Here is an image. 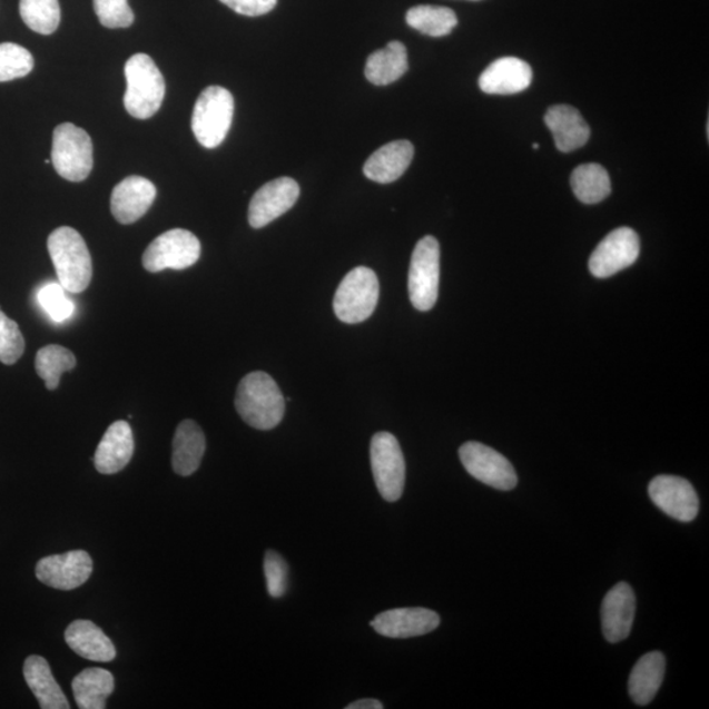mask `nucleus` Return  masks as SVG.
I'll list each match as a JSON object with an SVG mask.
<instances>
[{
	"label": "nucleus",
	"mask_w": 709,
	"mask_h": 709,
	"mask_svg": "<svg viewBox=\"0 0 709 709\" xmlns=\"http://www.w3.org/2000/svg\"><path fill=\"white\" fill-rule=\"evenodd\" d=\"M347 709H383L384 705L382 701L376 699H362L356 700L354 703H351L346 707Z\"/></svg>",
	"instance_id": "nucleus-38"
},
{
	"label": "nucleus",
	"mask_w": 709,
	"mask_h": 709,
	"mask_svg": "<svg viewBox=\"0 0 709 709\" xmlns=\"http://www.w3.org/2000/svg\"><path fill=\"white\" fill-rule=\"evenodd\" d=\"M234 116V98L219 86L207 87L197 99L193 115V131L204 148L216 149L228 136Z\"/></svg>",
	"instance_id": "nucleus-4"
},
{
	"label": "nucleus",
	"mask_w": 709,
	"mask_h": 709,
	"mask_svg": "<svg viewBox=\"0 0 709 709\" xmlns=\"http://www.w3.org/2000/svg\"><path fill=\"white\" fill-rule=\"evenodd\" d=\"M127 92L124 106L138 120H148L164 104L166 85L163 72L148 55L131 56L126 63Z\"/></svg>",
	"instance_id": "nucleus-3"
},
{
	"label": "nucleus",
	"mask_w": 709,
	"mask_h": 709,
	"mask_svg": "<svg viewBox=\"0 0 709 709\" xmlns=\"http://www.w3.org/2000/svg\"><path fill=\"white\" fill-rule=\"evenodd\" d=\"M80 709H105L106 700L115 690V678L106 669H86L71 683Z\"/></svg>",
	"instance_id": "nucleus-27"
},
{
	"label": "nucleus",
	"mask_w": 709,
	"mask_h": 709,
	"mask_svg": "<svg viewBox=\"0 0 709 709\" xmlns=\"http://www.w3.org/2000/svg\"><path fill=\"white\" fill-rule=\"evenodd\" d=\"M265 575L269 595L279 599L287 593L288 565L279 553L267 551L265 555Z\"/></svg>",
	"instance_id": "nucleus-36"
},
{
	"label": "nucleus",
	"mask_w": 709,
	"mask_h": 709,
	"mask_svg": "<svg viewBox=\"0 0 709 709\" xmlns=\"http://www.w3.org/2000/svg\"><path fill=\"white\" fill-rule=\"evenodd\" d=\"M545 126L552 131L555 148L570 152L582 148L590 138V128L580 111L570 106H553L548 109Z\"/></svg>",
	"instance_id": "nucleus-20"
},
{
	"label": "nucleus",
	"mask_w": 709,
	"mask_h": 709,
	"mask_svg": "<svg viewBox=\"0 0 709 709\" xmlns=\"http://www.w3.org/2000/svg\"><path fill=\"white\" fill-rule=\"evenodd\" d=\"M93 10L106 28H128L135 23L128 0H93Z\"/></svg>",
	"instance_id": "nucleus-35"
},
{
	"label": "nucleus",
	"mask_w": 709,
	"mask_h": 709,
	"mask_svg": "<svg viewBox=\"0 0 709 709\" xmlns=\"http://www.w3.org/2000/svg\"><path fill=\"white\" fill-rule=\"evenodd\" d=\"M26 682L42 709H69L68 699L57 683L46 658L29 656L24 662Z\"/></svg>",
	"instance_id": "nucleus-24"
},
{
	"label": "nucleus",
	"mask_w": 709,
	"mask_h": 709,
	"mask_svg": "<svg viewBox=\"0 0 709 709\" xmlns=\"http://www.w3.org/2000/svg\"><path fill=\"white\" fill-rule=\"evenodd\" d=\"M441 626V617L433 610L413 607L394 609L380 613L371 621V627L385 638L411 639L427 634Z\"/></svg>",
	"instance_id": "nucleus-15"
},
{
	"label": "nucleus",
	"mask_w": 709,
	"mask_h": 709,
	"mask_svg": "<svg viewBox=\"0 0 709 709\" xmlns=\"http://www.w3.org/2000/svg\"><path fill=\"white\" fill-rule=\"evenodd\" d=\"M33 57L18 43H0V82L23 78L33 69Z\"/></svg>",
	"instance_id": "nucleus-32"
},
{
	"label": "nucleus",
	"mask_w": 709,
	"mask_h": 709,
	"mask_svg": "<svg viewBox=\"0 0 709 709\" xmlns=\"http://www.w3.org/2000/svg\"><path fill=\"white\" fill-rule=\"evenodd\" d=\"M200 240L194 233L185 229H173L160 234L146 248L142 265L146 272L156 274L164 269H186L199 260Z\"/></svg>",
	"instance_id": "nucleus-9"
},
{
	"label": "nucleus",
	"mask_w": 709,
	"mask_h": 709,
	"mask_svg": "<svg viewBox=\"0 0 709 709\" xmlns=\"http://www.w3.org/2000/svg\"><path fill=\"white\" fill-rule=\"evenodd\" d=\"M371 465L377 491L386 502H397L404 493L406 464L397 437L377 433L371 441Z\"/></svg>",
	"instance_id": "nucleus-8"
},
{
	"label": "nucleus",
	"mask_w": 709,
	"mask_h": 709,
	"mask_svg": "<svg viewBox=\"0 0 709 709\" xmlns=\"http://www.w3.org/2000/svg\"><path fill=\"white\" fill-rule=\"evenodd\" d=\"M20 17L27 27L40 35H52L61 21L58 0H20Z\"/></svg>",
	"instance_id": "nucleus-31"
},
{
	"label": "nucleus",
	"mask_w": 709,
	"mask_h": 709,
	"mask_svg": "<svg viewBox=\"0 0 709 709\" xmlns=\"http://www.w3.org/2000/svg\"><path fill=\"white\" fill-rule=\"evenodd\" d=\"M380 295L377 276L371 268L356 267L339 284L333 308L342 323L354 325L368 319L375 312Z\"/></svg>",
	"instance_id": "nucleus-5"
},
{
	"label": "nucleus",
	"mask_w": 709,
	"mask_h": 709,
	"mask_svg": "<svg viewBox=\"0 0 709 709\" xmlns=\"http://www.w3.org/2000/svg\"><path fill=\"white\" fill-rule=\"evenodd\" d=\"M640 255V238L631 228H619L599 244L589 260L591 275L605 279L633 265Z\"/></svg>",
	"instance_id": "nucleus-11"
},
{
	"label": "nucleus",
	"mask_w": 709,
	"mask_h": 709,
	"mask_svg": "<svg viewBox=\"0 0 709 709\" xmlns=\"http://www.w3.org/2000/svg\"><path fill=\"white\" fill-rule=\"evenodd\" d=\"M441 279V246L433 236L416 244L408 269V296L416 311L434 308Z\"/></svg>",
	"instance_id": "nucleus-7"
},
{
	"label": "nucleus",
	"mask_w": 709,
	"mask_h": 709,
	"mask_svg": "<svg viewBox=\"0 0 709 709\" xmlns=\"http://www.w3.org/2000/svg\"><path fill=\"white\" fill-rule=\"evenodd\" d=\"M92 569V559L89 553L70 551L41 559L36 565V577L49 588L69 591L89 581Z\"/></svg>",
	"instance_id": "nucleus-12"
},
{
	"label": "nucleus",
	"mask_w": 709,
	"mask_h": 709,
	"mask_svg": "<svg viewBox=\"0 0 709 709\" xmlns=\"http://www.w3.org/2000/svg\"><path fill=\"white\" fill-rule=\"evenodd\" d=\"M24 349V336L18 324L0 311V362L14 364L23 356Z\"/></svg>",
	"instance_id": "nucleus-33"
},
{
	"label": "nucleus",
	"mask_w": 709,
	"mask_h": 709,
	"mask_svg": "<svg viewBox=\"0 0 709 709\" xmlns=\"http://www.w3.org/2000/svg\"><path fill=\"white\" fill-rule=\"evenodd\" d=\"M667 660L660 652L641 657L631 671L628 690L636 705L647 706L652 701L663 682Z\"/></svg>",
	"instance_id": "nucleus-25"
},
{
	"label": "nucleus",
	"mask_w": 709,
	"mask_h": 709,
	"mask_svg": "<svg viewBox=\"0 0 709 709\" xmlns=\"http://www.w3.org/2000/svg\"><path fill=\"white\" fill-rule=\"evenodd\" d=\"M406 23L431 38H443L455 29L459 20L449 7L421 4L407 11Z\"/></svg>",
	"instance_id": "nucleus-29"
},
{
	"label": "nucleus",
	"mask_w": 709,
	"mask_h": 709,
	"mask_svg": "<svg viewBox=\"0 0 709 709\" xmlns=\"http://www.w3.org/2000/svg\"><path fill=\"white\" fill-rule=\"evenodd\" d=\"M76 365L75 354L58 345L42 347L35 362L36 372L46 382L49 391L57 390L63 372L71 371Z\"/></svg>",
	"instance_id": "nucleus-30"
},
{
	"label": "nucleus",
	"mask_w": 709,
	"mask_h": 709,
	"mask_svg": "<svg viewBox=\"0 0 709 709\" xmlns=\"http://www.w3.org/2000/svg\"><path fill=\"white\" fill-rule=\"evenodd\" d=\"M407 70V50L404 43L392 41L368 57L364 75L372 85L386 86L396 82Z\"/></svg>",
	"instance_id": "nucleus-26"
},
{
	"label": "nucleus",
	"mask_w": 709,
	"mask_h": 709,
	"mask_svg": "<svg viewBox=\"0 0 709 709\" xmlns=\"http://www.w3.org/2000/svg\"><path fill=\"white\" fill-rule=\"evenodd\" d=\"M460 460L472 477L496 491H513L518 485L514 466L500 452L479 442H466L459 450Z\"/></svg>",
	"instance_id": "nucleus-10"
},
{
	"label": "nucleus",
	"mask_w": 709,
	"mask_h": 709,
	"mask_svg": "<svg viewBox=\"0 0 709 709\" xmlns=\"http://www.w3.org/2000/svg\"><path fill=\"white\" fill-rule=\"evenodd\" d=\"M472 2H479V0H472Z\"/></svg>",
	"instance_id": "nucleus-40"
},
{
	"label": "nucleus",
	"mask_w": 709,
	"mask_h": 709,
	"mask_svg": "<svg viewBox=\"0 0 709 709\" xmlns=\"http://www.w3.org/2000/svg\"><path fill=\"white\" fill-rule=\"evenodd\" d=\"M298 196L299 187L295 179L284 177L266 183L255 193L248 206V224L254 229L265 228L294 208Z\"/></svg>",
	"instance_id": "nucleus-14"
},
{
	"label": "nucleus",
	"mask_w": 709,
	"mask_h": 709,
	"mask_svg": "<svg viewBox=\"0 0 709 709\" xmlns=\"http://www.w3.org/2000/svg\"><path fill=\"white\" fill-rule=\"evenodd\" d=\"M236 408L248 426L268 431L283 421L285 401L272 376L266 372H253L238 385Z\"/></svg>",
	"instance_id": "nucleus-1"
},
{
	"label": "nucleus",
	"mask_w": 709,
	"mask_h": 709,
	"mask_svg": "<svg viewBox=\"0 0 709 709\" xmlns=\"http://www.w3.org/2000/svg\"><path fill=\"white\" fill-rule=\"evenodd\" d=\"M135 452L134 431L126 421H117L101 439L93 463L101 474H115L126 467Z\"/></svg>",
	"instance_id": "nucleus-19"
},
{
	"label": "nucleus",
	"mask_w": 709,
	"mask_h": 709,
	"mask_svg": "<svg viewBox=\"0 0 709 709\" xmlns=\"http://www.w3.org/2000/svg\"><path fill=\"white\" fill-rule=\"evenodd\" d=\"M573 193L583 204H598L611 194V180L605 168L597 164H584L575 168L570 178Z\"/></svg>",
	"instance_id": "nucleus-28"
},
{
	"label": "nucleus",
	"mask_w": 709,
	"mask_h": 709,
	"mask_svg": "<svg viewBox=\"0 0 709 709\" xmlns=\"http://www.w3.org/2000/svg\"><path fill=\"white\" fill-rule=\"evenodd\" d=\"M532 148H533V149H539V148H540V146H539V144H533V145H532Z\"/></svg>",
	"instance_id": "nucleus-39"
},
{
	"label": "nucleus",
	"mask_w": 709,
	"mask_h": 709,
	"mask_svg": "<svg viewBox=\"0 0 709 709\" xmlns=\"http://www.w3.org/2000/svg\"><path fill=\"white\" fill-rule=\"evenodd\" d=\"M52 163L66 180L78 183L89 178L93 167L91 137L75 124H61L53 134Z\"/></svg>",
	"instance_id": "nucleus-6"
},
{
	"label": "nucleus",
	"mask_w": 709,
	"mask_h": 709,
	"mask_svg": "<svg viewBox=\"0 0 709 709\" xmlns=\"http://www.w3.org/2000/svg\"><path fill=\"white\" fill-rule=\"evenodd\" d=\"M206 435L196 422L186 420L180 423L173 441V470L179 476H191L201 464L206 453Z\"/></svg>",
	"instance_id": "nucleus-23"
},
{
	"label": "nucleus",
	"mask_w": 709,
	"mask_h": 709,
	"mask_svg": "<svg viewBox=\"0 0 709 709\" xmlns=\"http://www.w3.org/2000/svg\"><path fill=\"white\" fill-rule=\"evenodd\" d=\"M532 82L531 66L516 57H502L482 72L480 89L491 95H514L528 90Z\"/></svg>",
	"instance_id": "nucleus-18"
},
{
	"label": "nucleus",
	"mask_w": 709,
	"mask_h": 709,
	"mask_svg": "<svg viewBox=\"0 0 709 709\" xmlns=\"http://www.w3.org/2000/svg\"><path fill=\"white\" fill-rule=\"evenodd\" d=\"M157 196V188L149 179L128 177L114 188L111 211L122 225L138 221L150 209Z\"/></svg>",
	"instance_id": "nucleus-17"
},
{
	"label": "nucleus",
	"mask_w": 709,
	"mask_h": 709,
	"mask_svg": "<svg viewBox=\"0 0 709 709\" xmlns=\"http://www.w3.org/2000/svg\"><path fill=\"white\" fill-rule=\"evenodd\" d=\"M66 644L72 652L93 662H111L116 648L111 639L90 620H76L65 632Z\"/></svg>",
	"instance_id": "nucleus-22"
},
{
	"label": "nucleus",
	"mask_w": 709,
	"mask_h": 709,
	"mask_svg": "<svg viewBox=\"0 0 709 709\" xmlns=\"http://www.w3.org/2000/svg\"><path fill=\"white\" fill-rule=\"evenodd\" d=\"M39 303L55 323H63L75 313L76 306L66 296V289L60 283L48 284L41 288L38 295Z\"/></svg>",
	"instance_id": "nucleus-34"
},
{
	"label": "nucleus",
	"mask_w": 709,
	"mask_h": 709,
	"mask_svg": "<svg viewBox=\"0 0 709 709\" xmlns=\"http://www.w3.org/2000/svg\"><path fill=\"white\" fill-rule=\"evenodd\" d=\"M414 157V146L406 140L383 146L364 164L365 177L382 185L396 181L405 174Z\"/></svg>",
	"instance_id": "nucleus-21"
},
{
	"label": "nucleus",
	"mask_w": 709,
	"mask_h": 709,
	"mask_svg": "<svg viewBox=\"0 0 709 709\" xmlns=\"http://www.w3.org/2000/svg\"><path fill=\"white\" fill-rule=\"evenodd\" d=\"M219 2L228 6L234 12L250 18L272 12L277 4V0H219Z\"/></svg>",
	"instance_id": "nucleus-37"
},
{
	"label": "nucleus",
	"mask_w": 709,
	"mask_h": 709,
	"mask_svg": "<svg viewBox=\"0 0 709 709\" xmlns=\"http://www.w3.org/2000/svg\"><path fill=\"white\" fill-rule=\"evenodd\" d=\"M648 492L658 509L679 522L689 523L698 516L699 496L690 482L682 477L657 476L650 481Z\"/></svg>",
	"instance_id": "nucleus-13"
},
{
	"label": "nucleus",
	"mask_w": 709,
	"mask_h": 709,
	"mask_svg": "<svg viewBox=\"0 0 709 709\" xmlns=\"http://www.w3.org/2000/svg\"><path fill=\"white\" fill-rule=\"evenodd\" d=\"M636 613V595L630 584L620 582L602 603V630L607 641L617 644L630 636Z\"/></svg>",
	"instance_id": "nucleus-16"
},
{
	"label": "nucleus",
	"mask_w": 709,
	"mask_h": 709,
	"mask_svg": "<svg viewBox=\"0 0 709 709\" xmlns=\"http://www.w3.org/2000/svg\"><path fill=\"white\" fill-rule=\"evenodd\" d=\"M58 282L71 294H80L92 279V260L85 239L69 226L56 229L48 238Z\"/></svg>",
	"instance_id": "nucleus-2"
}]
</instances>
